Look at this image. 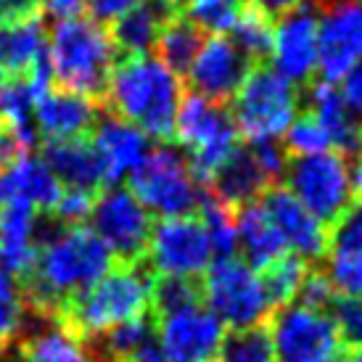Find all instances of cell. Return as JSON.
Segmentation results:
<instances>
[{"mask_svg": "<svg viewBox=\"0 0 362 362\" xmlns=\"http://www.w3.org/2000/svg\"><path fill=\"white\" fill-rule=\"evenodd\" d=\"M40 252L27 278H21V291L32 315L59 320L64 307L114 270V254L88 225L61 228L48 222V233L37 235Z\"/></svg>", "mask_w": 362, "mask_h": 362, "instance_id": "obj_1", "label": "cell"}, {"mask_svg": "<svg viewBox=\"0 0 362 362\" xmlns=\"http://www.w3.org/2000/svg\"><path fill=\"white\" fill-rule=\"evenodd\" d=\"M182 95V77L156 53H138L117 61L103 90L111 114L132 122L148 138L161 143L175 138Z\"/></svg>", "mask_w": 362, "mask_h": 362, "instance_id": "obj_2", "label": "cell"}, {"mask_svg": "<svg viewBox=\"0 0 362 362\" xmlns=\"http://www.w3.org/2000/svg\"><path fill=\"white\" fill-rule=\"evenodd\" d=\"M45 61L53 85L61 90L103 98L111 69L117 64V45L111 32L90 16L56 21L48 32Z\"/></svg>", "mask_w": 362, "mask_h": 362, "instance_id": "obj_3", "label": "cell"}, {"mask_svg": "<svg viewBox=\"0 0 362 362\" xmlns=\"http://www.w3.org/2000/svg\"><path fill=\"white\" fill-rule=\"evenodd\" d=\"M153 278L146 264H119L71 299L59 320L80 341H90L114 325L151 312Z\"/></svg>", "mask_w": 362, "mask_h": 362, "instance_id": "obj_4", "label": "cell"}, {"mask_svg": "<svg viewBox=\"0 0 362 362\" xmlns=\"http://www.w3.org/2000/svg\"><path fill=\"white\" fill-rule=\"evenodd\" d=\"M175 138L202 188H209L217 170L238 148V130L228 103L209 101L196 93L182 95L175 119Z\"/></svg>", "mask_w": 362, "mask_h": 362, "instance_id": "obj_5", "label": "cell"}, {"mask_svg": "<svg viewBox=\"0 0 362 362\" xmlns=\"http://www.w3.org/2000/svg\"><path fill=\"white\" fill-rule=\"evenodd\" d=\"M302 106L299 88L281 77L272 66L257 64L230 101V114L238 135L249 143L283 141Z\"/></svg>", "mask_w": 362, "mask_h": 362, "instance_id": "obj_6", "label": "cell"}, {"mask_svg": "<svg viewBox=\"0 0 362 362\" xmlns=\"http://www.w3.org/2000/svg\"><path fill=\"white\" fill-rule=\"evenodd\" d=\"M130 193L148 214L167 220L196 214L204 188L193 177L185 153L172 143H161L153 146L141 167L130 175Z\"/></svg>", "mask_w": 362, "mask_h": 362, "instance_id": "obj_7", "label": "cell"}, {"mask_svg": "<svg viewBox=\"0 0 362 362\" xmlns=\"http://www.w3.org/2000/svg\"><path fill=\"white\" fill-rule=\"evenodd\" d=\"M202 302L220 317L222 325H230L233 331L262 325L275 312L264 291L262 275L252 270L238 254L214 259L206 267L202 281Z\"/></svg>", "mask_w": 362, "mask_h": 362, "instance_id": "obj_8", "label": "cell"}, {"mask_svg": "<svg viewBox=\"0 0 362 362\" xmlns=\"http://www.w3.org/2000/svg\"><path fill=\"white\" fill-rule=\"evenodd\" d=\"M283 180V188L322 225H333L352 204V170L346 156L336 151L288 159Z\"/></svg>", "mask_w": 362, "mask_h": 362, "instance_id": "obj_9", "label": "cell"}, {"mask_svg": "<svg viewBox=\"0 0 362 362\" xmlns=\"http://www.w3.org/2000/svg\"><path fill=\"white\" fill-rule=\"evenodd\" d=\"M270 339L281 362H341L344 341L331 312L291 302L272 312Z\"/></svg>", "mask_w": 362, "mask_h": 362, "instance_id": "obj_10", "label": "cell"}, {"mask_svg": "<svg viewBox=\"0 0 362 362\" xmlns=\"http://www.w3.org/2000/svg\"><path fill=\"white\" fill-rule=\"evenodd\" d=\"M90 222L95 235L101 238L117 264H143L148 235H151V214L146 211L130 188L109 185L101 196H95L90 211Z\"/></svg>", "mask_w": 362, "mask_h": 362, "instance_id": "obj_11", "label": "cell"}, {"mask_svg": "<svg viewBox=\"0 0 362 362\" xmlns=\"http://www.w3.org/2000/svg\"><path fill=\"white\" fill-rule=\"evenodd\" d=\"M211 243L196 214L167 217L151 228L146 246V267L170 278H199L211 264Z\"/></svg>", "mask_w": 362, "mask_h": 362, "instance_id": "obj_12", "label": "cell"}, {"mask_svg": "<svg viewBox=\"0 0 362 362\" xmlns=\"http://www.w3.org/2000/svg\"><path fill=\"white\" fill-rule=\"evenodd\" d=\"M317 74L339 85L362 59V0H317Z\"/></svg>", "mask_w": 362, "mask_h": 362, "instance_id": "obj_13", "label": "cell"}, {"mask_svg": "<svg viewBox=\"0 0 362 362\" xmlns=\"http://www.w3.org/2000/svg\"><path fill=\"white\" fill-rule=\"evenodd\" d=\"M317 0H304L302 6L278 16L272 24L270 56L272 69L291 85H310L317 74Z\"/></svg>", "mask_w": 362, "mask_h": 362, "instance_id": "obj_14", "label": "cell"}, {"mask_svg": "<svg viewBox=\"0 0 362 362\" xmlns=\"http://www.w3.org/2000/svg\"><path fill=\"white\" fill-rule=\"evenodd\" d=\"M222 339L225 325L204 302L156 317V341L164 362H211Z\"/></svg>", "mask_w": 362, "mask_h": 362, "instance_id": "obj_15", "label": "cell"}, {"mask_svg": "<svg viewBox=\"0 0 362 362\" xmlns=\"http://www.w3.org/2000/svg\"><path fill=\"white\" fill-rule=\"evenodd\" d=\"M252 66L257 64L246 59L228 35H206L185 71V80L196 95L217 103H230Z\"/></svg>", "mask_w": 362, "mask_h": 362, "instance_id": "obj_16", "label": "cell"}, {"mask_svg": "<svg viewBox=\"0 0 362 362\" xmlns=\"http://www.w3.org/2000/svg\"><path fill=\"white\" fill-rule=\"evenodd\" d=\"M262 206L286 241V249L299 259L310 264L328 254V228L317 217H312L283 185H272L262 193Z\"/></svg>", "mask_w": 362, "mask_h": 362, "instance_id": "obj_17", "label": "cell"}, {"mask_svg": "<svg viewBox=\"0 0 362 362\" xmlns=\"http://www.w3.org/2000/svg\"><path fill=\"white\" fill-rule=\"evenodd\" d=\"M90 143L101 159L106 188L119 185L122 180H130V175L141 167L143 159L153 148L151 138L141 127H135L132 122L122 119L117 114L98 117Z\"/></svg>", "mask_w": 362, "mask_h": 362, "instance_id": "obj_18", "label": "cell"}, {"mask_svg": "<svg viewBox=\"0 0 362 362\" xmlns=\"http://www.w3.org/2000/svg\"><path fill=\"white\" fill-rule=\"evenodd\" d=\"M98 117H101V111H98L95 98L61 90V88L59 90L53 88L42 101L35 103V111H32L37 138L45 143L85 138L88 132H93Z\"/></svg>", "mask_w": 362, "mask_h": 362, "instance_id": "obj_19", "label": "cell"}, {"mask_svg": "<svg viewBox=\"0 0 362 362\" xmlns=\"http://www.w3.org/2000/svg\"><path fill=\"white\" fill-rule=\"evenodd\" d=\"M304 106L331 138V148L341 156H357L362 151V122L341 98L339 85L325 80L310 82Z\"/></svg>", "mask_w": 362, "mask_h": 362, "instance_id": "obj_20", "label": "cell"}, {"mask_svg": "<svg viewBox=\"0 0 362 362\" xmlns=\"http://www.w3.org/2000/svg\"><path fill=\"white\" fill-rule=\"evenodd\" d=\"M37 211L19 202L0 204V267L27 278L37 262Z\"/></svg>", "mask_w": 362, "mask_h": 362, "instance_id": "obj_21", "label": "cell"}, {"mask_svg": "<svg viewBox=\"0 0 362 362\" xmlns=\"http://www.w3.org/2000/svg\"><path fill=\"white\" fill-rule=\"evenodd\" d=\"M64 185L56 180L42 156L21 153L8 170L0 175V204L19 202L37 211H51L59 202Z\"/></svg>", "mask_w": 362, "mask_h": 362, "instance_id": "obj_22", "label": "cell"}, {"mask_svg": "<svg viewBox=\"0 0 362 362\" xmlns=\"http://www.w3.org/2000/svg\"><path fill=\"white\" fill-rule=\"evenodd\" d=\"M175 16H180L175 0H143L111 24V40L117 51H124L127 56L151 53L161 30Z\"/></svg>", "mask_w": 362, "mask_h": 362, "instance_id": "obj_23", "label": "cell"}, {"mask_svg": "<svg viewBox=\"0 0 362 362\" xmlns=\"http://www.w3.org/2000/svg\"><path fill=\"white\" fill-rule=\"evenodd\" d=\"M42 161L51 167L56 180L64 188H77V191L90 193H98L101 188H106L101 159L93 148V143L85 141V138L45 143Z\"/></svg>", "mask_w": 362, "mask_h": 362, "instance_id": "obj_24", "label": "cell"}, {"mask_svg": "<svg viewBox=\"0 0 362 362\" xmlns=\"http://www.w3.org/2000/svg\"><path fill=\"white\" fill-rule=\"evenodd\" d=\"M267 188H272V185L264 177V172L259 170L252 148L249 146H238L217 170V175L211 177L209 188H204V191H209L214 199L228 204L230 209H238L243 204L259 202L262 193L267 191Z\"/></svg>", "mask_w": 362, "mask_h": 362, "instance_id": "obj_25", "label": "cell"}, {"mask_svg": "<svg viewBox=\"0 0 362 362\" xmlns=\"http://www.w3.org/2000/svg\"><path fill=\"white\" fill-rule=\"evenodd\" d=\"M45 48H48V30L40 13L0 24V71L8 80L24 77L35 64H40L45 59Z\"/></svg>", "mask_w": 362, "mask_h": 362, "instance_id": "obj_26", "label": "cell"}, {"mask_svg": "<svg viewBox=\"0 0 362 362\" xmlns=\"http://www.w3.org/2000/svg\"><path fill=\"white\" fill-rule=\"evenodd\" d=\"M235 230H238V249L243 252V262L252 270L262 272L267 264L288 254L286 241L275 230L262 202L243 204L235 209Z\"/></svg>", "mask_w": 362, "mask_h": 362, "instance_id": "obj_27", "label": "cell"}, {"mask_svg": "<svg viewBox=\"0 0 362 362\" xmlns=\"http://www.w3.org/2000/svg\"><path fill=\"white\" fill-rule=\"evenodd\" d=\"M204 35L191 19H185V16H175V19L161 30L159 40H156V56H159L172 71H177V74H185L188 66H191V61L196 59V53L202 48L204 42Z\"/></svg>", "mask_w": 362, "mask_h": 362, "instance_id": "obj_28", "label": "cell"}, {"mask_svg": "<svg viewBox=\"0 0 362 362\" xmlns=\"http://www.w3.org/2000/svg\"><path fill=\"white\" fill-rule=\"evenodd\" d=\"M199 220H202L204 230L209 235L211 254L214 259H225V257H235L238 252V230H235V209L220 199H214L209 191L202 193V204H199Z\"/></svg>", "mask_w": 362, "mask_h": 362, "instance_id": "obj_29", "label": "cell"}, {"mask_svg": "<svg viewBox=\"0 0 362 362\" xmlns=\"http://www.w3.org/2000/svg\"><path fill=\"white\" fill-rule=\"evenodd\" d=\"M228 37H230L233 45L252 61V64H259V61H264L270 56V45H272L270 16H264L259 11L249 8V6H241L230 32H228Z\"/></svg>", "mask_w": 362, "mask_h": 362, "instance_id": "obj_30", "label": "cell"}, {"mask_svg": "<svg viewBox=\"0 0 362 362\" xmlns=\"http://www.w3.org/2000/svg\"><path fill=\"white\" fill-rule=\"evenodd\" d=\"M220 362H272L275 360V349H272L270 328L252 325V328H235V331L225 333L217 352Z\"/></svg>", "mask_w": 362, "mask_h": 362, "instance_id": "obj_31", "label": "cell"}, {"mask_svg": "<svg viewBox=\"0 0 362 362\" xmlns=\"http://www.w3.org/2000/svg\"><path fill=\"white\" fill-rule=\"evenodd\" d=\"M307 270H310V264L299 259L296 254L288 252L259 272L262 283H264V291H267L275 310H281V307H286V304H291L296 299Z\"/></svg>", "mask_w": 362, "mask_h": 362, "instance_id": "obj_32", "label": "cell"}, {"mask_svg": "<svg viewBox=\"0 0 362 362\" xmlns=\"http://www.w3.org/2000/svg\"><path fill=\"white\" fill-rule=\"evenodd\" d=\"M185 19L204 35H228L241 11V0H175Z\"/></svg>", "mask_w": 362, "mask_h": 362, "instance_id": "obj_33", "label": "cell"}, {"mask_svg": "<svg viewBox=\"0 0 362 362\" xmlns=\"http://www.w3.org/2000/svg\"><path fill=\"white\" fill-rule=\"evenodd\" d=\"M27 312L30 307H27L19 278L0 267V341L6 344L11 339H19L24 333Z\"/></svg>", "mask_w": 362, "mask_h": 362, "instance_id": "obj_34", "label": "cell"}, {"mask_svg": "<svg viewBox=\"0 0 362 362\" xmlns=\"http://www.w3.org/2000/svg\"><path fill=\"white\" fill-rule=\"evenodd\" d=\"M283 148L288 153V159H299V156H315L322 151H333L328 132L322 130V124L310 111L296 114L291 127L283 135Z\"/></svg>", "mask_w": 362, "mask_h": 362, "instance_id": "obj_35", "label": "cell"}, {"mask_svg": "<svg viewBox=\"0 0 362 362\" xmlns=\"http://www.w3.org/2000/svg\"><path fill=\"white\" fill-rule=\"evenodd\" d=\"M191 304H202V283L196 278H170L159 275L151 288V312L167 315V312L182 310Z\"/></svg>", "mask_w": 362, "mask_h": 362, "instance_id": "obj_36", "label": "cell"}, {"mask_svg": "<svg viewBox=\"0 0 362 362\" xmlns=\"http://www.w3.org/2000/svg\"><path fill=\"white\" fill-rule=\"evenodd\" d=\"M328 252L357 254L362 252V202H352L328 230Z\"/></svg>", "mask_w": 362, "mask_h": 362, "instance_id": "obj_37", "label": "cell"}, {"mask_svg": "<svg viewBox=\"0 0 362 362\" xmlns=\"http://www.w3.org/2000/svg\"><path fill=\"white\" fill-rule=\"evenodd\" d=\"M325 275L339 296H362V252L331 254Z\"/></svg>", "mask_w": 362, "mask_h": 362, "instance_id": "obj_38", "label": "cell"}, {"mask_svg": "<svg viewBox=\"0 0 362 362\" xmlns=\"http://www.w3.org/2000/svg\"><path fill=\"white\" fill-rule=\"evenodd\" d=\"M331 317L344 346L362 349V296H339L331 307Z\"/></svg>", "mask_w": 362, "mask_h": 362, "instance_id": "obj_39", "label": "cell"}, {"mask_svg": "<svg viewBox=\"0 0 362 362\" xmlns=\"http://www.w3.org/2000/svg\"><path fill=\"white\" fill-rule=\"evenodd\" d=\"M93 204H95V193L77 191V188H64L56 206L51 209L53 222H59L61 228L85 225V222L90 220Z\"/></svg>", "mask_w": 362, "mask_h": 362, "instance_id": "obj_40", "label": "cell"}, {"mask_svg": "<svg viewBox=\"0 0 362 362\" xmlns=\"http://www.w3.org/2000/svg\"><path fill=\"white\" fill-rule=\"evenodd\" d=\"M336 299H339V293H336V288H333L331 278L325 275V270L310 267V270H307V275H304L302 286H299L296 302L304 304V307H312V310L328 312Z\"/></svg>", "mask_w": 362, "mask_h": 362, "instance_id": "obj_41", "label": "cell"}, {"mask_svg": "<svg viewBox=\"0 0 362 362\" xmlns=\"http://www.w3.org/2000/svg\"><path fill=\"white\" fill-rule=\"evenodd\" d=\"M143 0H85V11L90 13L93 21L98 24H114V21L124 16L130 8H135Z\"/></svg>", "mask_w": 362, "mask_h": 362, "instance_id": "obj_42", "label": "cell"}, {"mask_svg": "<svg viewBox=\"0 0 362 362\" xmlns=\"http://www.w3.org/2000/svg\"><path fill=\"white\" fill-rule=\"evenodd\" d=\"M339 90H341V98L346 101V106H349L357 117H362V59L341 77Z\"/></svg>", "mask_w": 362, "mask_h": 362, "instance_id": "obj_43", "label": "cell"}, {"mask_svg": "<svg viewBox=\"0 0 362 362\" xmlns=\"http://www.w3.org/2000/svg\"><path fill=\"white\" fill-rule=\"evenodd\" d=\"M21 153H27L21 148V143L16 141V135L11 132L8 124H3L0 122V175L8 170L13 161L19 159Z\"/></svg>", "mask_w": 362, "mask_h": 362, "instance_id": "obj_44", "label": "cell"}, {"mask_svg": "<svg viewBox=\"0 0 362 362\" xmlns=\"http://www.w3.org/2000/svg\"><path fill=\"white\" fill-rule=\"evenodd\" d=\"M40 3L53 21L77 19L85 11V0H40Z\"/></svg>", "mask_w": 362, "mask_h": 362, "instance_id": "obj_45", "label": "cell"}, {"mask_svg": "<svg viewBox=\"0 0 362 362\" xmlns=\"http://www.w3.org/2000/svg\"><path fill=\"white\" fill-rule=\"evenodd\" d=\"M40 0H0V24H11L37 13Z\"/></svg>", "mask_w": 362, "mask_h": 362, "instance_id": "obj_46", "label": "cell"}, {"mask_svg": "<svg viewBox=\"0 0 362 362\" xmlns=\"http://www.w3.org/2000/svg\"><path fill=\"white\" fill-rule=\"evenodd\" d=\"M304 0H246V6L254 11H259L264 16H270V19H278L283 13H288L291 8L296 6H302Z\"/></svg>", "mask_w": 362, "mask_h": 362, "instance_id": "obj_47", "label": "cell"}, {"mask_svg": "<svg viewBox=\"0 0 362 362\" xmlns=\"http://www.w3.org/2000/svg\"><path fill=\"white\" fill-rule=\"evenodd\" d=\"M352 188L354 193L360 196V202H362V151L354 156V170H352Z\"/></svg>", "mask_w": 362, "mask_h": 362, "instance_id": "obj_48", "label": "cell"}, {"mask_svg": "<svg viewBox=\"0 0 362 362\" xmlns=\"http://www.w3.org/2000/svg\"><path fill=\"white\" fill-rule=\"evenodd\" d=\"M66 362H98V360H95L93 354H88V352H77L71 360H66Z\"/></svg>", "mask_w": 362, "mask_h": 362, "instance_id": "obj_49", "label": "cell"}, {"mask_svg": "<svg viewBox=\"0 0 362 362\" xmlns=\"http://www.w3.org/2000/svg\"><path fill=\"white\" fill-rule=\"evenodd\" d=\"M341 362H362V349H352L349 354H344Z\"/></svg>", "mask_w": 362, "mask_h": 362, "instance_id": "obj_50", "label": "cell"}, {"mask_svg": "<svg viewBox=\"0 0 362 362\" xmlns=\"http://www.w3.org/2000/svg\"><path fill=\"white\" fill-rule=\"evenodd\" d=\"M3 85H6V74L0 71V93H3Z\"/></svg>", "mask_w": 362, "mask_h": 362, "instance_id": "obj_51", "label": "cell"}, {"mask_svg": "<svg viewBox=\"0 0 362 362\" xmlns=\"http://www.w3.org/2000/svg\"><path fill=\"white\" fill-rule=\"evenodd\" d=\"M146 362H164V360H161V354H156V357H151V360H146Z\"/></svg>", "mask_w": 362, "mask_h": 362, "instance_id": "obj_52", "label": "cell"}, {"mask_svg": "<svg viewBox=\"0 0 362 362\" xmlns=\"http://www.w3.org/2000/svg\"><path fill=\"white\" fill-rule=\"evenodd\" d=\"M3 349H6V344H3V341H0V354H3Z\"/></svg>", "mask_w": 362, "mask_h": 362, "instance_id": "obj_53", "label": "cell"}]
</instances>
